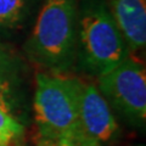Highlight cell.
Instances as JSON below:
<instances>
[{"mask_svg":"<svg viewBox=\"0 0 146 146\" xmlns=\"http://www.w3.org/2000/svg\"><path fill=\"white\" fill-rule=\"evenodd\" d=\"M107 6L130 54L146 46V0H107Z\"/></svg>","mask_w":146,"mask_h":146,"instance_id":"obj_6","label":"cell"},{"mask_svg":"<svg viewBox=\"0 0 146 146\" xmlns=\"http://www.w3.org/2000/svg\"><path fill=\"white\" fill-rule=\"evenodd\" d=\"M17 100V79L0 76V108L12 112Z\"/></svg>","mask_w":146,"mask_h":146,"instance_id":"obj_11","label":"cell"},{"mask_svg":"<svg viewBox=\"0 0 146 146\" xmlns=\"http://www.w3.org/2000/svg\"><path fill=\"white\" fill-rule=\"evenodd\" d=\"M36 146H101L96 140L89 138L84 133L67 136H42L35 138Z\"/></svg>","mask_w":146,"mask_h":146,"instance_id":"obj_9","label":"cell"},{"mask_svg":"<svg viewBox=\"0 0 146 146\" xmlns=\"http://www.w3.org/2000/svg\"><path fill=\"white\" fill-rule=\"evenodd\" d=\"M77 34L78 0H44L25 52L49 72H68L77 61Z\"/></svg>","mask_w":146,"mask_h":146,"instance_id":"obj_1","label":"cell"},{"mask_svg":"<svg viewBox=\"0 0 146 146\" xmlns=\"http://www.w3.org/2000/svg\"><path fill=\"white\" fill-rule=\"evenodd\" d=\"M26 68L22 57L10 45L0 42V76L17 79Z\"/></svg>","mask_w":146,"mask_h":146,"instance_id":"obj_8","label":"cell"},{"mask_svg":"<svg viewBox=\"0 0 146 146\" xmlns=\"http://www.w3.org/2000/svg\"><path fill=\"white\" fill-rule=\"evenodd\" d=\"M138 146H141V145H138Z\"/></svg>","mask_w":146,"mask_h":146,"instance_id":"obj_13","label":"cell"},{"mask_svg":"<svg viewBox=\"0 0 146 146\" xmlns=\"http://www.w3.org/2000/svg\"><path fill=\"white\" fill-rule=\"evenodd\" d=\"M129 56L106 0H78L76 66L85 73L100 76Z\"/></svg>","mask_w":146,"mask_h":146,"instance_id":"obj_2","label":"cell"},{"mask_svg":"<svg viewBox=\"0 0 146 146\" xmlns=\"http://www.w3.org/2000/svg\"><path fill=\"white\" fill-rule=\"evenodd\" d=\"M23 133V125L12 113L0 108V146L11 145Z\"/></svg>","mask_w":146,"mask_h":146,"instance_id":"obj_10","label":"cell"},{"mask_svg":"<svg viewBox=\"0 0 146 146\" xmlns=\"http://www.w3.org/2000/svg\"><path fill=\"white\" fill-rule=\"evenodd\" d=\"M79 123L83 133L100 144L112 140L118 133L110 104L94 83L83 80L79 93Z\"/></svg>","mask_w":146,"mask_h":146,"instance_id":"obj_5","label":"cell"},{"mask_svg":"<svg viewBox=\"0 0 146 146\" xmlns=\"http://www.w3.org/2000/svg\"><path fill=\"white\" fill-rule=\"evenodd\" d=\"M32 0H0V28H16L25 22Z\"/></svg>","mask_w":146,"mask_h":146,"instance_id":"obj_7","label":"cell"},{"mask_svg":"<svg viewBox=\"0 0 146 146\" xmlns=\"http://www.w3.org/2000/svg\"><path fill=\"white\" fill-rule=\"evenodd\" d=\"M5 146H12V145H5Z\"/></svg>","mask_w":146,"mask_h":146,"instance_id":"obj_12","label":"cell"},{"mask_svg":"<svg viewBox=\"0 0 146 146\" xmlns=\"http://www.w3.org/2000/svg\"><path fill=\"white\" fill-rule=\"evenodd\" d=\"M98 88L108 104L129 122L144 125L146 119V71L129 56L111 71L98 76Z\"/></svg>","mask_w":146,"mask_h":146,"instance_id":"obj_4","label":"cell"},{"mask_svg":"<svg viewBox=\"0 0 146 146\" xmlns=\"http://www.w3.org/2000/svg\"><path fill=\"white\" fill-rule=\"evenodd\" d=\"M82 80L66 72H40L35 77L34 118L42 136L83 133L79 123Z\"/></svg>","mask_w":146,"mask_h":146,"instance_id":"obj_3","label":"cell"}]
</instances>
